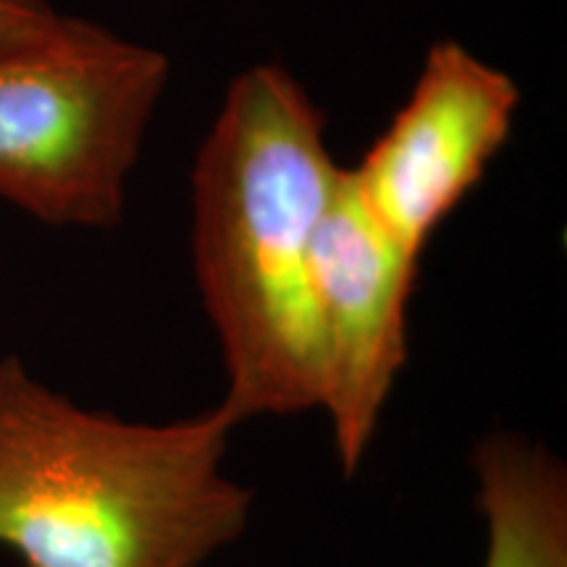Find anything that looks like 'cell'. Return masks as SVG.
<instances>
[{
  "mask_svg": "<svg viewBox=\"0 0 567 567\" xmlns=\"http://www.w3.org/2000/svg\"><path fill=\"white\" fill-rule=\"evenodd\" d=\"M234 425L122 421L0 358V544L27 567H203L252 507L224 473Z\"/></svg>",
  "mask_w": 567,
  "mask_h": 567,
  "instance_id": "7a4b0ae2",
  "label": "cell"
},
{
  "mask_svg": "<svg viewBox=\"0 0 567 567\" xmlns=\"http://www.w3.org/2000/svg\"><path fill=\"white\" fill-rule=\"evenodd\" d=\"M417 258L373 221L342 168L313 239L321 402L344 476L363 463L408 363Z\"/></svg>",
  "mask_w": 567,
  "mask_h": 567,
  "instance_id": "5b68a950",
  "label": "cell"
},
{
  "mask_svg": "<svg viewBox=\"0 0 567 567\" xmlns=\"http://www.w3.org/2000/svg\"><path fill=\"white\" fill-rule=\"evenodd\" d=\"M63 21L48 0H0V51L48 38Z\"/></svg>",
  "mask_w": 567,
  "mask_h": 567,
  "instance_id": "52a82bcc",
  "label": "cell"
},
{
  "mask_svg": "<svg viewBox=\"0 0 567 567\" xmlns=\"http://www.w3.org/2000/svg\"><path fill=\"white\" fill-rule=\"evenodd\" d=\"M520 87L455 40L425 55L408 103L350 179L363 208L421 258L439 226L484 179L513 134Z\"/></svg>",
  "mask_w": 567,
  "mask_h": 567,
  "instance_id": "277c9868",
  "label": "cell"
},
{
  "mask_svg": "<svg viewBox=\"0 0 567 567\" xmlns=\"http://www.w3.org/2000/svg\"><path fill=\"white\" fill-rule=\"evenodd\" d=\"M168 55L66 17L0 51V197L53 226L122 224Z\"/></svg>",
  "mask_w": 567,
  "mask_h": 567,
  "instance_id": "3957f363",
  "label": "cell"
},
{
  "mask_svg": "<svg viewBox=\"0 0 567 567\" xmlns=\"http://www.w3.org/2000/svg\"><path fill=\"white\" fill-rule=\"evenodd\" d=\"M478 509L486 520L484 567H567L565 467L515 434L473 452Z\"/></svg>",
  "mask_w": 567,
  "mask_h": 567,
  "instance_id": "8992f818",
  "label": "cell"
},
{
  "mask_svg": "<svg viewBox=\"0 0 567 567\" xmlns=\"http://www.w3.org/2000/svg\"><path fill=\"white\" fill-rule=\"evenodd\" d=\"M339 174L323 111L287 69L229 84L193 166V260L237 425L321 402L313 239Z\"/></svg>",
  "mask_w": 567,
  "mask_h": 567,
  "instance_id": "6da1fadb",
  "label": "cell"
}]
</instances>
